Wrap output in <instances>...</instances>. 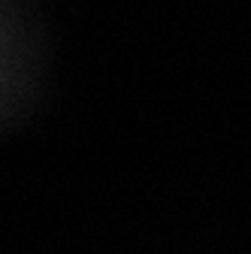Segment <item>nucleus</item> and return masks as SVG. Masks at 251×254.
<instances>
[]
</instances>
